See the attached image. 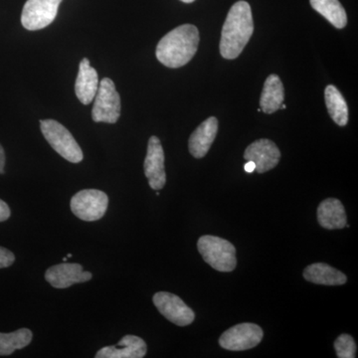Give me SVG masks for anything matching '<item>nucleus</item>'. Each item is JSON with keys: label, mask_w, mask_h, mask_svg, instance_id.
I'll use <instances>...</instances> for the list:
<instances>
[{"label": "nucleus", "mask_w": 358, "mask_h": 358, "mask_svg": "<svg viewBox=\"0 0 358 358\" xmlns=\"http://www.w3.org/2000/svg\"><path fill=\"white\" fill-rule=\"evenodd\" d=\"M254 32L253 16L248 2L233 4L221 32L220 53L228 60L236 59L244 50Z\"/></svg>", "instance_id": "f257e3e1"}, {"label": "nucleus", "mask_w": 358, "mask_h": 358, "mask_svg": "<svg viewBox=\"0 0 358 358\" xmlns=\"http://www.w3.org/2000/svg\"><path fill=\"white\" fill-rule=\"evenodd\" d=\"M199 44V31L196 26L180 25L162 37L155 55L162 65L176 69L185 66L194 57Z\"/></svg>", "instance_id": "f03ea898"}, {"label": "nucleus", "mask_w": 358, "mask_h": 358, "mask_svg": "<svg viewBox=\"0 0 358 358\" xmlns=\"http://www.w3.org/2000/svg\"><path fill=\"white\" fill-rule=\"evenodd\" d=\"M197 248L205 262L216 271L228 273L236 268V249L227 240L206 235L200 238Z\"/></svg>", "instance_id": "7ed1b4c3"}, {"label": "nucleus", "mask_w": 358, "mask_h": 358, "mask_svg": "<svg viewBox=\"0 0 358 358\" xmlns=\"http://www.w3.org/2000/svg\"><path fill=\"white\" fill-rule=\"evenodd\" d=\"M40 128L49 145L63 159L72 164H79L83 160L82 148L62 124L54 120H43L40 122Z\"/></svg>", "instance_id": "20e7f679"}, {"label": "nucleus", "mask_w": 358, "mask_h": 358, "mask_svg": "<svg viewBox=\"0 0 358 358\" xmlns=\"http://www.w3.org/2000/svg\"><path fill=\"white\" fill-rule=\"evenodd\" d=\"M92 109V119L96 122L115 124L121 115V96L115 90L114 82L103 78L99 85Z\"/></svg>", "instance_id": "39448f33"}, {"label": "nucleus", "mask_w": 358, "mask_h": 358, "mask_svg": "<svg viewBox=\"0 0 358 358\" xmlns=\"http://www.w3.org/2000/svg\"><path fill=\"white\" fill-rule=\"evenodd\" d=\"M71 210L83 221L100 220L109 205V197L98 189H84L76 193L71 199Z\"/></svg>", "instance_id": "423d86ee"}, {"label": "nucleus", "mask_w": 358, "mask_h": 358, "mask_svg": "<svg viewBox=\"0 0 358 358\" xmlns=\"http://www.w3.org/2000/svg\"><path fill=\"white\" fill-rule=\"evenodd\" d=\"M62 0H27L21 14V23L30 31L43 29L57 16Z\"/></svg>", "instance_id": "0eeeda50"}, {"label": "nucleus", "mask_w": 358, "mask_h": 358, "mask_svg": "<svg viewBox=\"0 0 358 358\" xmlns=\"http://www.w3.org/2000/svg\"><path fill=\"white\" fill-rule=\"evenodd\" d=\"M263 329L255 324H237L227 329L219 338V345L231 352H243L255 348L262 341Z\"/></svg>", "instance_id": "6e6552de"}, {"label": "nucleus", "mask_w": 358, "mask_h": 358, "mask_svg": "<svg viewBox=\"0 0 358 358\" xmlns=\"http://www.w3.org/2000/svg\"><path fill=\"white\" fill-rule=\"evenodd\" d=\"M152 301L159 312L176 326H189L195 319L194 312L176 294L159 292Z\"/></svg>", "instance_id": "1a4fd4ad"}, {"label": "nucleus", "mask_w": 358, "mask_h": 358, "mask_svg": "<svg viewBox=\"0 0 358 358\" xmlns=\"http://www.w3.org/2000/svg\"><path fill=\"white\" fill-rule=\"evenodd\" d=\"M143 166L150 188L154 190L162 189L166 183L164 152L157 136H152L148 141L147 157Z\"/></svg>", "instance_id": "9d476101"}, {"label": "nucleus", "mask_w": 358, "mask_h": 358, "mask_svg": "<svg viewBox=\"0 0 358 358\" xmlns=\"http://www.w3.org/2000/svg\"><path fill=\"white\" fill-rule=\"evenodd\" d=\"M93 275L85 272L80 264L63 263L52 266L45 273V280L53 288L67 289L74 284L90 281Z\"/></svg>", "instance_id": "9b49d317"}, {"label": "nucleus", "mask_w": 358, "mask_h": 358, "mask_svg": "<svg viewBox=\"0 0 358 358\" xmlns=\"http://www.w3.org/2000/svg\"><path fill=\"white\" fill-rule=\"evenodd\" d=\"M244 159L256 164L258 173H267L278 166L281 159V152L272 141L262 138L254 141L245 150Z\"/></svg>", "instance_id": "f8f14e48"}, {"label": "nucleus", "mask_w": 358, "mask_h": 358, "mask_svg": "<svg viewBox=\"0 0 358 358\" xmlns=\"http://www.w3.org/2000/svg\"><path fill=\"white\" fill-rule=\"evenodd\" d=\"M147 343L136 336H126L117 345L105 346L96 353V358H143L147 355Z\"/></svg>", "instance_id": "ddd939ff"}, {"label": "nucleus", "mask_w": 358, "mask_h": 358, "mask_svg": "<svg viewBox=\"0 0 358 358\" xmlns=\"http://www.w3.org/2000/svg\"><path fill=\"white\" fill-rule=\"evenodd\" d=\"M217 131L218 120L216 117H210L205 120L190 136L188 141L190 154L195 159L204 157L210 150Z\"/></svg>", "instance_id": "4468645a"}, {"label": "nucleus", "mask_w": 358, "mask_h": 358, "mask_svg": "<svg viewBox=\"0 0 358 358\" xmlns=\"http://www.w3.org/2000/svg\"><path fill=\"white\" fill-rule=\"evenodd\" d=\"M99 81L98 73L96 69L91 67L90 61L84 58L79 66V73L75 83V93L80 102L83 105H89L95 99L98 92Z\"/></svg>", "instance_id": "2eb2a0df"}, {"label": "nucleus", "mask_w": 358, "mask_h": 358, "mask_svg": "<svg viewBox=\"0 0 358 358\" xmlns=\"http://www.w3.org/2000/svg\"><path fill=\"white\" fill-rule=\"evenodd\" d=\"M317 220L326 229H343L346 225L345 207L338 199H327L317 208Z\"/></svg>", "instance_id": "dca6fc26"}, {"label": "nucleus", "mask_w": 358, "mask_h": 358, "mask_svg": "<svg viewBox=\"0 0 358 358\" xmlns=\"http://www.w3.org/2000/svg\"><path fill=\"white\" fill-rule=\"evenodd\" d=\"M303 278L308 282L326 286H341L348 281V278L343 272L324 263L308 266L303 271Z\"/></svg>", "instance_id": "f3484780"}, {"label": "nucleus", "mask_w": 358, "mask_h": 358, "mask_svg": "<svg viewBox=\"0 0 358 358\" xmlns=\"http://www.w3.org/2000/svg\"><path fill=\"white\" fill-rule=\"evenodd\" d=\"M284 99V86L281 79L278 75H270L266 79L262 94H261V110H263L265 114H274L281 108Z\"/></svg>", "instance_id": "a211bd4d"}, {"label": "nucleus", "mask_w": 358, "mask_h": 358, "mask_svg": "<svg viewBox=\"0 0 358 358\" xmlns=\"http://www.w3.org/2000/svg\"><path fill=\"white\" fill-rule=\"evenodd\" d=\"M310 6L331 24L343 29L348 24V15L338 0H310Z\"/></svg>", "instance_id": "6ab92c4d"}, {"label": "nucleus", "mask_w": 358, "mask_h": 358, "mask_svg": "<svg viewBox=\"0 0 358 358\" xmlns=\"http://www.w3.org/2000/svg\"><path fill=\"white\" fill-rule=\"evenodd\" d=\"M324 100L329 114L336 124L345 127L348 122V108L345 98L336 87L329 85L324 91Z\"/></svg>", "instance_id": "aec40b11"}, {"label": "nucleus", "mask_w": 358, "mask_h": 358, "mask_svg": "<svg viewBox=\"0 0 358 358\" xmlns=\"http://www.w3.org/2000/svg\"><path fill=\"white\" fill-rule=\"evenodd\" d=\"M33 338L29 329H20L10 334L0 333V355H10L15 350L29 345Z\"/></svg>", "instance_id": "412c9836"}, {"label": "nucleus", "mask_w": 358, "mask_h": 358, "mask_svg": "<svg viewBox=\"0 0 358 358\" xmlns=\"http://www.w3.org/2000/svg\"><path fill=\"white\" fill-rule=\"evenodd\" d=\"M336 355L339 358H355L357 353V345L350 334H341L334 343Z\"/></svg>", "instance_id": "4be33fe9"}, {"label": "nucleus", "mask_w": 358, "mask_h": 358, "mask_svg": "<svg viewBox=\"0 0 358 358\" xmlns=\"http://www.w3.org/2000/svg\"><path fill=\"white\" fill-rule=\"evenodd\" d=\"M15 261V256L13 252L4 247H0V268H8Z\"/></svg>", "instance_id": "5701e85b"}, {"label": "nucleus", "mask_w": 358, "mask_h": 358, "mask_svg": "<svg viewBox=\"0 0 358 358\" xmlns=\"http://www.w3.org/2000/svg\"><path fill=\"white\" fill-rule=\"evenodd\" d=\"M11 211L8 205L3 200L0 199V222L6 221L7 219L10 217Z\"/></svg>", "instance_id": "b1692460"}, {"label": "nucleus", "mask_w": 358, "mask_h": 358, "mask_svg": "<svg viewBox=\"0 0 358 358\" xmlns=\"http://www.w3.org/2000/svg\"><path fill=\"white\" fill-rule=\"evenodd\" d=\"M4 166H6V152L0 145V174L4 173Z\"/></svg>", "instance_id": "393cba45"}, {"label": "nucleus", "mask_w": 358, "mask_h": 358, "mask_svg": "<svg viewBox=\"0 0 358 358\" xmlns=\"http://www.w3.org/2000/svg\"><path fill=\"white\" fill-rule=\"evenodd\" d=\"M245 171L248 173H254L256 171V164L251 160H247V164L244 166Z\"/></svg>", "instance_id": "a878e982"}, {"label": "nucleus", "mask_w": 358, "mask_h": 358, "mask_svg": "<svg viewBox=\"0 0 358 358\" xmlns=\"http://www.w3.org/2000/svg\"><path fill=\"white\" fill-rule=\"evenodd\" d=\"M180 1L185 2V3H192V2L195 1V0H180Z\"/></svg>", "instance_id": "bb28decb"}, {"label": "nucleus", "mask_w": 358, "mask_h": 358, "mask_svg": "<svg viewBox=\"0 0 358 358\" xmlns=\"http://www.w3.org/2000/svg\"><path fill=\"white\" fill-rule=\"evenodd\" d=\"M67 260H68L67 257H64V258H63V261H64V262H67Z\"/></svg>", "instance_id": "cd10ccee"}, {"label": "nucleus", "mask_w": 358, "mask_h": 358, "mask_svg": "<svg viewBox=\"0 0 358 358\" xmlns=\"http://www.w3.org/2000/svg\"><path fill=\"white\" fill-rule=\"evenodd\" d=\"M71 257H72V254H68L67 258H71Z\"/></svg>", "instance_id": "c85d7f7f"}]
</instances>
